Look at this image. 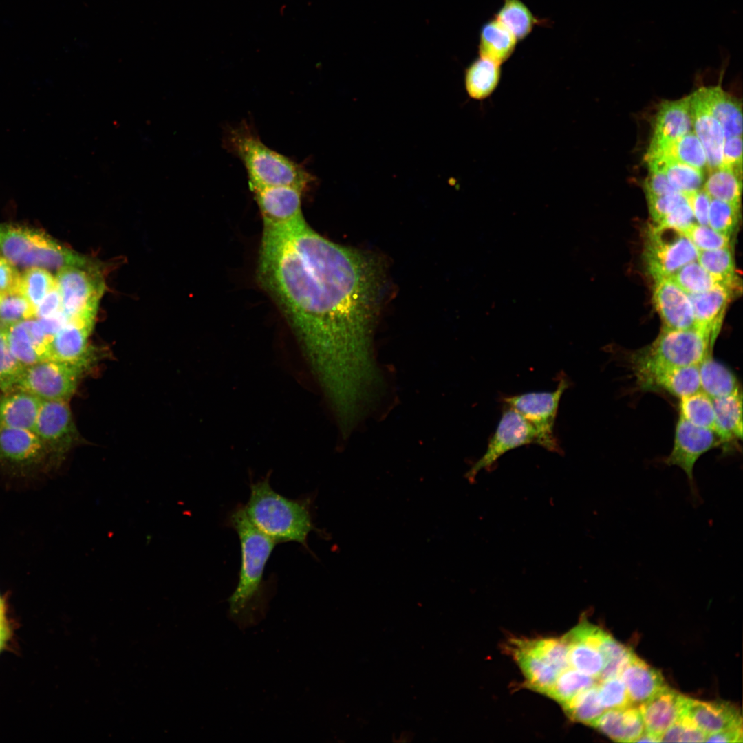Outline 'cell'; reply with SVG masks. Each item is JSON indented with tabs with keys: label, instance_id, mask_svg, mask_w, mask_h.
<instances>
[{
	"label": "cell",
	"instance_id": "obj_43",
	"mask_svg": "<svg viewBox=\"0 0 743 743\" xmlns=\"http://www.w3.org/2000/svg\"><path fill=\"white\" fill-rule=\"evenodd\" d=\"M56 285L54 277L45 268H29L21 274L19 292L36 309L38 305Z\"/></svg>",
	"mask_w": 743,
	"mask_h": 743
},
{
	"label": "cell",
	"instance_id": "obj_39",
	"mask_svg": "<svg viewBox=\"0 0 743 743\" xmlns=\"http://www.w3.org/2000/svg\"><path fill=\"white\" fill-rule=\"evenodd\" d=\"M679 416L690 423L716 433L712 398L702 390L680 398Z\"/></svg>",
	"mask_w": 743,
	"mask_h": 743
},
{
	"label": "cell",
	"instance_id": "obj_42",
	"mask_svg": "<svg viewBox=\"0 0 743 743\" xmlns=\"http://www.w3.org/2000/svg\"><path fill=\"white\" fill-rule=\"evenodd\" d=\"M595 684L596 678L568 667L559 674L555 682L544 694L563 704Z\"/></svg>",
	"mask_w": 743,
	"mask_h": 743
},
{
	"label": "cell",
	"instance_id": "obj_35",
	"mask_svg": "<svg viewBox=\"0 0 743 743\" xmlns=\"http://www.w3.org/2000/svg\"><path fill=\"white\" fill-rule=\"evenodd\" d=\"M563 638L568 646L569 666L598 679L604 666L603 657L599 649L570 631Z\"/></svg>",
	"mask_w": 743,
	"mask_h": 743
},
{
	"label": "cell",
	"instance_id": "obj_62",
	"mask_svg": "<svg viewBox=\"0 0 743 743\" xmlns=\"http://www.w3.org/2000/svg\"><path fill=\"white\" fill-rule=\"evenodd\" d=\"M658 742V740L655 737H654L653 735H652L651 734L648 733L647 732H646L645 731L641 734V735L637 739L636 742Z\"/></svg>",
	"mask_w": 743,
	"mask_h": 743
},
{
	"label": "cell",
	"instance_id": "obj_56",
	"mask_svg": "<svg viewBox=\"0 0 743 743\" xmlns=\"http://www.w3.org/2000/svg\"><path fill=\"white\" fill-rule=\"evenodd\" d=\"M20 278L15 266L0 255V297L19 292Z\"/></svg>",
	"mask_w": 743,
	"mask_h": 743
},
{
	"label": "cell",
	"instance_id": "obj_18",
	"mask_svg": "<svg viewBox=\"0 0 743 743\" xmlns=\"http://www.w3.org/2000/svg\"><path fill=\"white\" fill-rule=\"evenodd\" d=\"M689 96L663 102L656 115L654 131L645 159L660 154L674 141L691 131Z\"/></svg>",
	"mask_w": 743,
	"mask_h": 743
},
{
	"label": "cell",
	"instance_id": "obj_50",
	"mask_svg": "<svg viewBox=\"0 0 743 743\" xmlns=\"http://www.w3.org/2000/svg\"><path fill=\"white\" fill-rule=\"evenodd\" d=\"M698 250H712L730 247L731 237L710 226L694 223L682 233Z\"/></svg>",
	"mask_w": 743,
	"mask_h": 743
},
{
	"label": "cell",
	"instance_id": "obj_36",
	"mask_svg": "<svg viewBox=\"0 0 743 743\" xmlns=\"http://www.w3.org/2000/svg\"><path fill=\"white\" fill-rule=\"evenodd\" d=\"M646 162L648 166L660 169L669 183L685 195L698 190L702 184V170L669 158L651 159Z\"/></svg>",
	"mask_w": 743,
	"mask_h": 743
},
{
	"label": "cell",
	"instance_id": "obj_40",
	"mask_svg": "<svg viewBox=\"0 0 743 743\" xmlns=\"http://www.w3.org/2000/svg\"><path fill=\"white\" fill-rule=\"evenodd\" d=\"M669 158L702 170L707 165L704 148L694 132L689 131L669 144L658 155L646 159Z\"/></svg>",
	"mask_w": 743,
	"mask_h": 743
},
{
	"label": "cell",
	"instance_id": "obj_15",
	"mask_svg": "<svg viewBox=\"0 0 743 743\" xmlns=\"http://www.w3.org/2000/svg\"><path fill=\"white\" fill-rule=\"evenodd\" d=\"M251 191L261 214L263 230H282L305 222L301 208L303 190L276 186Z\"/></svg>",
	"mask_w": 743,
	"mask_h": 743
},
{
	"label": "cell",
	"instance_id": "obj_45",
	"mask_svg": "<svg viewBox=\"0 0 743 743\" xmlns=\"http://www.w3.org/2000/svg\"><path fill=\"white\" fill-rule=\"evenodd\" d=\"M604 666L599 680L619 676L622 669L634 654L632 649L619 643L609 633L605 637L600 649Z\"/></svg>",
	"mask_w": 743,
	"mask_h": 743
},
{
	"label": "cell",
	"instance_id": "obj_11",
	"mask_svg": "<svg viewBox=\"0 0 743 743\" xmlns=\"http://www.w3.org/2000/svg\"><path fill=\"white\" fill-rule=\"evenodd\" d=\"M34 432L48 451L54 466L80 441L67 400H42Z\"/></svg>",
	"mask_w": 743,
	"mask_h": 743
},
{
	"label": "cell",
	"instance_id": "obj_21",
	"mask_svg": "<svg viewBox=\"0 0 743 743\" xmlns=\"http://www.w3.org/2000/svg\"><path fill=\"white\" fill-rule=\"evenodd\" d=\"M690 114L694 133L700 141L711 170L720 166L725 140L724 129L706 105L700 89L689 95Z\"/></svg>",
	"mask_w": 743,
	"mask_h": 743
},
{
	"label": "cell",
	"instance_id": "obj_33",
	"mask_svg": "<svg viewBox=\"0 0 743 743\" xmlns=\"http://www.w3.org/2000/svg\"><path fill=\"white\" fill-rule=\"evenodd\" d=\"M501 73L499 64L480 56L465 71L464 83L468 95L475 100L486 99L497 88Z\"/></svg>",
	"mask_w": 743,
	"mask_h": 743
},
{
	"label": "cell",
	"instance_id": "obj_28",
	"mask_svg": "<svg viewBox=\"0 0 743 743\" xmlns=\"http://www.w3.org/2000/svg\"><path fill=\"white\" fill-rule=\"evenodd\" d=\"M42 400L21 389L0 396V427L34 431Z\"/></svg>",
	"mask_w": 743,
	"mask_h": 743
},
{
	"label": "cell",
	"instance_id": "obj_1",
	"mask_svg": "<svg viewBox=\"0 0 743 743\" xmlns=\"http://www.w3.org/2000/svg\"><path fill=\"white\" fill-rule=\"evenodd\" d=\"M257 276L278 305L335 416L372 407L384 387L373 349L380 290L374 259L305 222L263 230Z\"/></svg>",
	"mask_w": 743,
	"mask_h": 743
},
{
	"label": "cell",
	"instance_id": "obj_23",
	"mask_svg": "<svg viewBox=\"0 0 743 743\" xmlns=\"http://www.w3.org/2000/svg\"><path fill=\"white\" fill-rule=\"evenodd\" d=\"M683 715L707 735L742 726L737 707L724 700L707 702L687 697Z\"/></svg>",
	"mask_w": 743,
	"mask_h": 743
},
{
	"label": "cell",
	"instance_id": "obj_38",
	"mask_svg": "<svg viewBox=\"0 0 743 743\" xmlns=\"http://www.w3.org/2000/svg\"><path fill=\"white\" fill-rule=\"evenodd\" d=\"M495 19L503 24L517 41L525 39L534 26L539 23L521 0H504Z\"/></svg>",
	"mask_w": 743,
	"mask_h": 743
},
{
	"label": "cell",
	"instance_id": "obj_57",
	"mask_svg": "<svg viewBox=\"0 0 743 743\" xmlns=\"http://www.w3.org/2000/svg\"><path fill=\"white\" fill-rule=\"evenodd\" d=\"M720 166H729L735 170L742 171V136H732L725 138L722 150V164Z\"/></svg>",
	"mask_w": 743,
	"mask_h": 743
},
{
	"label": "cell",
	"instance_id": "obj_5",
	"mask_svg": "<svg viewBox=\"0 0 743 743\" xmlns=\"http://www.w3.org/2000/svg\"><path fill=\"white\" fill-rule=\"evenodd\" d=\"M0 255L22 268L92 269L84 256L57 242L45 231L23 225L0 224Z\"/></svg>",
	"mask_w": 743,
	"mask_h": 743
},
{
	"label": "cell",
	"instance_id": "obj_52",
	"mask_svg": "<svg viewBox=\"0 0 743 743\" xmlns=\"http://www.w3.org/2000/svg\"><path fill=\"white\" fill-rule=\"evenodd\" d=\"M707 734L698 728L687 717L682 715L660 736V742H703Z\"/></svg>",
	"mask_w": 743,
	"mask_h": 743
},
{
	"label": "cell",
	"instance_id": "obj_47",
	"mask_svg": "<svg viewBox=\"0 0 743 743\" xmlns=\"http://www.w3.org/2000/svg\"><path fill=\"white\" fill-rule=\"evenodd\" d=\"M25 367L9 348L6 330L0 328V391L3 394L16 389Z\"/></svg>",
	"mask_w": 743,
	"mask_h": 743
},
{
	"label": "cell",
	"instance_id": "obj_32",
	"mask_svg": "<svg viewBox=\"0 0 743 743\" xmlns=\"http://www.w3.org/2000/svg\"><path fill=\"white\" fill-rule=\"evenodd\" d=\"M698 371L700 390L711 398L726 396L740 389L732 371L715 360L711 354L700 363Z\"/></svg>",
	"mask_w": 743,
	"mask_h": 743
},
{
	"label": "cell",
	"instance_id": "obj_3",
	"mask_svg": "<svg viewBox=\"0 0 743 743\" xmlns=\"http://www.w3.org/2000/svg\"><path fill=\"white\" fill-rule=\"evenodd\" d=\"M245 513L261 532L277 544L297 542L307 549V539L312 531L319 530L312 520L309 499H292L276 492L268 475L250 485Z\"/></svg>",
	"mask_w": 743,
	"mask_h": 743
},
{
	"label": "cell",
	"instance_id": "obj_61",
	"mask_svg": "<svg viewBox=\"0 0 743 743\" xmlns=\"http://www.w3.org/2000/svg\"><path fill=\"white\" fill-rule=\"evenodd\" d=\"M9 632L5 605L0 597V651L4 647L9 636Z\"/></svg>",
	"mask_w": 743,
	"mask_h": 743
},
{
	"label": "cell",
	"instance_id": "obj_16",
	"mask_svg": "<svg viewBox=\"0 0 743 743\" xmlns=\"http://www.w3.org/2000/svg\"><path fill=\"white\" fill-rule=\"evenodd\" d=\"M630 365L638 385L643 390L665 391L679 398L700 390L698 365Z\"/></svg>",
	"mask_w": 743,
	"mask_h": 743
},
{
	"label": "cell",
	"instance_id": "obj_53",
	"mask_svg": "<svg viewBox=\"0 0 743 743\" xmlns=\"http://www.w3.org/2000/svg\"><path fill=\"white\" fill-rule=\"evenodd\" d=\"M647 200L649 211L654 224H658L675 208L687 200L686 196L681 193L648 197Z\"/></svg>",
	"mask_w": 743,
	"mask_h": 743
},
{
	"label": "cell",
	"instance_id": "obj_22",
	"mask_svg": "<svg viewBox=\"0 0 743 743\" xmlns=\"http://www.w3.org/2000/svg\"><path fill=\"white\" fill-rule=\"evenodd\" d=\"M6 336L12 354L23 366L50 359L51 339L37 320L30 319L10 326L6 330Z\"/></svg>",
	"mask_w": 743,
	"mask_h": 743
},
{
	"label": "cell",
	"instance_id": "obj_27",
	"mask_svg": "<svg viewBox=\"0 0 743 743\" xmlns=\"http://www.w3.org/2000/svg\"><path fill=\"white\" fill-rule=\"evenodd\" d=\"M593 727L614 742H636L645 731L638 706L605 710Z\"/></svg>",
	"mask_w": 743,
	"mask_h": 743
},
{
	"label": "cell",
	"instance_id": "obj_9",
	"mask_svg": "<svg viewBox=\"0 0 743 743\" xmlns=\"http://www.w3.org/2000/svg\"><path fill=\"white\" fill-rule=\"evenodd\" d=\"M94 270L73 266L58 270L55 279L67 321L95 320L104 285Z\"/></svg>",
	"mask_w": 743,
	"mask_h": 743
},
{
	"label": "cell",
	"instance_id": "obj_14",
	"mask_svg": "<svg viewBox=\"0 0 743 743\" xmlns=\"http://www.w3.org/2000/svg\"><path fill=\"white\" fill-rule=\"evenodd\" d=\"M716 447L723 448V443L715 431L696 426L679 416L673 448L664 462L668 466H676L685 472L694 499L698 497L693 477L694 466L700 456Z\"/></svg>",
	"mask_w": 743,
	"mask_h": 743
},
{
	"label": "cell",
	"instance_id": "obj_10",
	"mask_svg": "<svg viewBox=\"0 0 743 743\" xmlns=\"http://www.w3.org/2000/svg\"><path fill=\"white\" fill-rule=\"evenodd\" d=\"M569 384L561 377L557 389L551 392H530L504 398L508 406L520 413L537 431L539 445L561 453L562 450L554 433L559 401Z\"/></svg>",
	"mask_w": 743,
	"mask_h": 743
},
{
	"label": "cell",
	"instance_id": "obj_63",
	"mask_svg": "<svg viewBox=\"0 0 743 743\" xmlns=\"http://www.w3.org/2000/svg\"><path fill=\"white\" fill-rule=\"evenodd\" d=\"M1 297H0V300H1Z\"/></svg>",
	"mask_w": 743,
	"mask_h": 743
},
{
	"label": "cell",
	"instance_id": "obj_55",
	"mask_svg": "<svg viewBox=\"0 0 743 743\" xmlns=\"http://www.w3.org/2000/svg\"><path fill=\"white\" fill-rule=\"evenodd\" d=\"M695 223V218L687 200L675 208L658 224L675 228L682 233Z\"/></svg>",
	"mask_w": 743,
	"mask_h": 743
},
{
	"label": "cell",
	"instance_id": "obj_41",
	"mask_svg": "<svg viewBox=\"0 0 743 743\" xmlns=\"http://www.w3.org/2000/svg\"><path fill=\"white\" fill-rule=\"evenodd\" d=\"M561 706L570 720L591 726L605 711L599 698L597 683L580 692Z\"/></svg>",
	"mask_w": 743,
	"mask_h": 743
},
{
	"label": "cell",
	"instance_id": "obj_48",
	"mask_svg": "<svg viewBox=\"0 0 743 743\" xmlns=\"http://www.w3.org/2000/svg\"><path fill=\"white\" fill-rule=\"evenodd\" d=\"M740 211V206L711 198L708 226L721 234L731 237L737 228Z\"/></svg>",
	"mask_w": 743,
	"mask_h": 743
},
{
	"label": "cell",
	"instance_id": "obj_58",
	"mask_svg": "<svg viewBox=\"0 0 743 743\" xmlns=\"http://www.w3.org/2000/svg\"><path fill=\"white\" fill-rule=\"evenodd\" d=\"M697 223L708 226V215L711 198L704 189L685 195Z\"/></svg>",
	"mask_w": 743,
	"mask_h": 743
},
{
	"label": "cell",
	"instance_id": "obj_2",
	"mask_svg": "<svg viewBox=\"0 0 743 743\" xmlns=\"http://www.w3.org/2000/svg\"><path fill=\"white\" fill-rule=\"evenodd\" d=\"M227 524L239 537L241 559L238 584L228 599L229 613L244 628L264 615L268 599L263 572L277 543L252 524L244 506H237L230 513Z\"/></svg>",
	"mask_w": 743,
	"mask_h": 743
},
{
	"label": "cell",
	"instance_id": "obj_37",
	"mask_svg": "<svg viewBox=\"0 0 743 743\" xmlns=\"http://www.w3.org/2000/svg\"><path fill=\"white\" fill-rule=\"evenodd\" d=\"M742 171L720 166L711 170L704 190L711 198L740 206Z\"/></svg>",
	"mask_w": 743,
	"mask_h": 743
},
{
	"label": "cell",
	"instance_id": "obj_8",
	"mask_svg": "<svg viewBox=\"0 0 743 743\" xmlns=\"http://www.w3.org/2000/svg\"><path fill=\"white\" fill-rule=\"evenodd\" d=\"M92 367L45 360L25 367L16 389L27 391L41 400L69 401L84 374Z\"/></svg>",
	"mask_w": 743,
	"mask_h": 743
},
{
	"label": "cell",
	"instance_id": "obj_19",
	"mask_svg": "<svg viewBox=\"0 0 743 743\" xmlns=\"http://www.w3.org/2000/svg\"><path fill=\"white\" fill-rule=\"evenodd\" d=\"M654 281L652 300L662 327L682 330L693 327V312L688 294L670 278Z\"/></svg>",
	"mask_w": 743,
	"mask_h": 743
},
{
	"label": "cell",
	"instance_id": "obj_44",
	"mask_svg": "<svg viewBox=\"0 0 743 743\" xmlns=\"http://www.w3.org/2000/svg\"><path fill=\"white\" fill-rule=\"evenodd\" d=\"M669 278L688 294L703 292L721 286L697 260L683 266Z\"/></svg>",
	"mask_w": 743,
	"mask_h": 743
},
{
	"label": "cell",
	"instance_id": "obj_29",
	"mask_svg": "<svg viewBox=\"0 0 743 743\" xmlns=\"http://www.w3.org/2000/svg\"><path fill=\"white\" fill-rule=\"evenodd\" d=\"M716 433L723 443L725 451L732 443L742 438V393L741 388L726 396L712 398Z\"/></svg>",
	"mask_w": 743,
	"mask_h": 743
},
{
	"label": "cell",
	"instance_id": "obj_17",
	"mask_svg": "<svg viewBox=\"0 0 743 743\" xmlns=\"http://www.w3.org/2000/svg\"><path fill=\"white\" fill-rule=\"evenodd\" d=\"M94 324L91 319L67 321L50 343V359L94 366L100 358L99 352L89 343Z\"/></svg>",
	"mask_w": 743,
	"mask_h": 743
},
{
	"label": "cell",
	"instance_id": "obj_34",
	"mask_svg": "<svg viewBox=\"0 0 743 743\" xmlns=\"http://www.w3.org/2000/svg\"><path fill=\"white\" fill-rule=\"evenodd\" d=\"M697 261L723 287L734 294L741 292V280L735 272L730 247L712 250H698Z\"/></svg>",
	"mask_w": 743,
	"mask_h": 743
},
{
	"label": "cell",
	"instance_id": "obj_24",
	"mask_svg": "<svg viewBox=\"0 0 743 743\" xmlns=\"http://www.w3.org/2000/svg\"><path fill=\"white\" fill-rule=\"evenodd\" d=\"M694 326L709 333L715 341L724 319L726 307L734 294L718 286L707 291L689 294Z\"/></svg>",
	"mask_w": 743,
	"mask_h": 743
},
{
	"label": "cell",
	"instance_id": "obj_13",
	"mask_svg": "<svg viewBox=\"0 0 743 743\" xmlns=\"http://www.w3.org/2000/svg\"><path fill=\"white\" fill-rule=\"evenodd\" d=\"M530 444H539L536 430L520 413L508 406L485 453L468 471L466 477L473 482L482 470H491L505 453Z\"/></svg>",
	"mask_w": 743,
	"mask_h": 743
},
{
	"label": "cell",
	"instance_id": "obj_26",
	"mask_svg": "<svg viewBox=\"0 0 743 743\" xmlns=\"http://www.w3.org/2000/svg\"><path fill=\"white\" fill-rule=\"evenodd\" d=\"M633 704H640L667 685L660 671L633 654L619 675Z\"/></svg>",
	"mask_w": 743,
	"mask_h": 743
},
{
	"label": "cell",
	"instance_id": "obj_51",
	"mask_svg": "<svg viewBox=\"0 0 743 743\" xmlns=\"http://www.w3.org/2000/svg\"><path fill=\"white\" fill-rule=\"evenodd\" d=\"M597 691L600 702L605 710L633 704L620 676L599 680Z\"/></svg>",
	"mask_w": 743,
	"mask_h": 743
},
{
	"label": "cell",
	"instance_id": "obj_12",
	"mask_svg": "<svg viewBox=\"0 0 743 743\" xmlns=\"http://www.w3.org/2000/svg\"><path fill=\"white\" fill-rule=\"evenodd\" d=\"M54 466L41 440L30 430L0 427V468L29 473Z\"/></svg>",
	"mask_w": 743,
	"mask_h": 743
},
{
	"label": "cell",
	"instance_id": "obj_31",
	"mask_svg": "<svg viewBox=\"0 0 743 743\" xmlns=\"http://www.w3.org/2000/svg\"><path fill=\"white\" fill-rule=\"evenodd\" d=\"M517 41L515 36L495 19L486 23L481 29L480 56L501 65L512 55Z\"/></svg>",
	"mask_w": 743,
	"mask_h": 743
},
{
	"label": "cell",
	"instance_id": "obj_4",
	"mask_svg": "<svg viewBox=\"0 0 743 743\" xmlns=\"http://www.w3.org/2000/svg\"><path fill=\"white\" fill-rule=\"evenodd\" d=\"M226 144L242 162L251 190L290 186L304 191L314 181L302 165L268 147L247 125L232 127L227 133Z\"/></svg>",
	"mask_w": 743,
	"mask_h": 743
},
{
	"label": "cell",
	"instance_id": "obj_25",
	"mask_svg": "<svg viewBox=\"0 0 743 743\" xmlns=\"http://www.w3.org/2000/svg\"><path fill=\"white\" fill-rule=\"evenodd\" d=\"M508 645L526 679L527 687L544 694L555 682L558 671L532 648L528 639H512Z\"/></svg>",
	"mask_w": 743,
	"mask_h": 743
},
{
	"label": "cell",
	"instance_id": "obj_49",
	"mask_svg": "<svg viewBox=\"0 0 743 743\" xmlns=\"http://www.w3.org/2000/svg\"><path fill=\"white\" fill-rule=\"evenodd\" d=\"M528 640L532 648L559 674L569 667L568 646L563 637Z\"/></svg>",
	"mask_w": 743,
	"mask_h": 743
},
{
	"label": "cell",
	"instance_id": "obj_60",
	"mask_svg": "<svg viewBox=\"0 0 743 743\" xmlns=\"http://www.w3.org/2000/svg\"><path fill=\"white\" fill-rule=\"evenodd\" d=\"M742 726L725 729L707 735V742H742Z\"/></svg>",
	"mask_w": 743,
	"mask_h": 743
},
{
	"label": "cell",
	"instance_id": "obj_6",
	"mask_svg": "<svg viewBox=\"0 0 743 743\" xmlns=\"http://www.w3.org/2000/svg\"><path fill=\"white\" fill-rule=\"evenodd\" d=\"M715 341L695 326L682 330L662 327L657 338L629 356V363H649L670 366L698 365L709 354Z\"/></svg>",
	"mask_w": 743,
	"mask_h": 743
},
{
	"label": "cell",
	"instance_id": "obj_20",
	"mask_svg": "<svg viewBox=\"0 0 743 743\" xmlns=\"http://www.w3.org/2000/svg\"><path fill=\"white\" fill-rule=\"evenodd\" d=\"M687 698L666 685L639 704L645 731L660 742L663 733L683 715Z\"/></svg>",
	"mask_w": 743,
	"mask_h": 743
},
{
	"label": "cell",
	"instance_id": "obj_54",
	"mask_svg": "<svg viewBox=\"0 0 743 743\" xmlns=\"http://www.w3.org/2000/svg\"><path fill=\"white\" fill-rule=\"evenodd\" d=\"M649 174L644 182L646 197L662 196L680 193L668 181L665 175L658 168L648 166Z\"/></svg>",
	"mask_w": 743,
	"mask_h": 743
},
{
	"label": "cell",
	"instance_id": "obj_7",
	"mask_svg": "<svg viewBox=\"0 0 743 743\" xmlns=\"http://www.w3.org/2000/svg\"><path fill=\"white\" fill-rule=\"evenodd\" d=\"M698 252L682 232L654 223L647 226L643 255L654 280L671 277L683 266L696 261Z\"/></svg>",
	"mask_w": 743,
	"mask_h": 743
},
{
	"label": "cell",
	"instance_id": "obj_59",
	"mask_svg": "<svg viewBox=\"0 0 743 743\" xmlns=\"http://www.w3.org/2000/svg\"><path fill=\"white\" fill-rule=\"evenodd\" d=\"M62 312L61 298L57 286L43 298L36 309L37 319L54 316Z\"/></svg>",
	"mask_w": 743,
	"mask_h": 743
},
{
	"label": "cell",
	"instance_id": "obj_46",
	"mask_svg": "<svg viewBox=\"0 0 743 743\" xmlns=\"http://www.w3.org/2000/svg\"><path fill=\"white\" fill-rule=\"evenodd\" d=\"M36 309L19 292L1 297L0 300V328L7 330L23 321L34 319Z\"/></svg>",
	"mask_w": 743,
	"mask_h": 743
},
{
	"label": "cell",
	"instance_id": "obj_30",
	"mask_svg": "<svg viewBox=\"0 0 743 743\" xmlns=\"http://www.w3.org/2000/svg\"><path fill=\"white\" fill-rule=\"evenodd\" d=\"M708 109L722 125L725 138L742 135V105L720 87L699 89Z\"/></svg>",
	"mask_w": 743,
	"mask_h": 743
}]
</instances>
